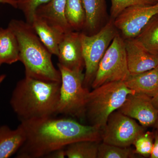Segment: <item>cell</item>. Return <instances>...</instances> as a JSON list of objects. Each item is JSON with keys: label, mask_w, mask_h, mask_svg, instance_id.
<instances>
[{"label": "cell", "mask_w": 158, "mask_h": 158, "mask_svg": "<svg viewBox=\"0 0 158 158\" xmlns=\"http://www.w3.org/2000/svg\"><path fill=\"white\" fill-rule=\"evenodd\" d=\"M26 139L17 158H40L82 140L102 141V130L70 118L53 116L21 121Z\"/></svg>", "instance_id": "cell-1"}, {"label": "cell", "mask_w": 158, "mask_h": 158, "mask_svg": "<svg viewBox=\"0 0 158 158\" xmlns=\"http://www.w3.org/2000/svg\"><path fill=\"white\" fill-rule=\"evenodd\" d=\"M61 82L25 77L17 82L10 104L21 121L57 114Z\"/></svg>", "instance_id": "cell-2"}, {"label": "cell", "mask_w": 158, "mask_h": 158, "mask_svg": "<svg viewBox=\"0 0 158 158\" xmlns=\"http://www.w3.org/2000/svg\"><path fill=\"white\" fill-rule=\"evenodd\" d=\"M8 27L17 37L19 61L25 76L49 82H61V75L52 61V54L40 40L33 27L21 20L11 19Z\"/></svg>", "instance_id": "cell-3"}, {"label": "cell", "mask_w": 158, "mask_h": 158, "mask_svg": "<svg viewBox=\"0 0 158 158\" xmlns=\"http://www.w3.org/2000/svg\"><path fill=\"white\" fill-rule=\"evenodd\" d=\"M93 89L88 96L85 117L90 125L101 130L110 114L123 105L129 94L135 92L123 81L110 82Z\"/></svg>", "instance_id": "cell-4"}, {"label": "cell", "mask_w": 158, "mask_h": 158, "mask_svg": "<svg viewBox=\"0 0 158 158\" xmlns=\"http://www.w3.org/2000/svg\"><path fill=\"white\" fill-rule=\"evenodd\" d=\"M57 66L62 80L57 114L81 119L85 118L90 91L84 86L85 73L70 70L59 63Z\"/></svg>", "instance_id": "cell-5"}, {"label": "cell", "mask_w": 158, "mask_h": 158, "mask_svg": "<svg viewBox=\"0 0 158 158\" xmlns=\"http://www.w3.org/2000/svg\"><path fill=\"white\" fill-rule=\"evenodd\" d=\"M118 33L111 19L98 32L91 35L80 32L82 52L85 61V72L84 85L91 86L99 64L113 38Z\"/></svg>", "instance_id": "cell-6"}, {"label": "cell", "mask_w": 158, "mask_h": 158, "mask_svg": "<svg viewBox=\"0 0 158 158\" xmlns=\"http://www.w3.org/2000/svg\"><path fill=\"white\" fill-rule=\"evenodd\" d=\"M130 75L125 40L118 32L101 60L91 86L94 89L110 82H124Z\"/></svg>", "instance_id": "cell-7"}, {"label": "cell", "mask_w": 158, "mask_h": 158, "mask_svg": "<svg viewBox=\"0 0 158 158\" xmlns=\"http://www.w3.org/2000/svg\"><path fill=\"white\" fill-rule=\"evenodd\" d=\"M144 132V127L116 110L110 114L102 130V141L119 147H130Z\"/></svg>", "instance_id": "cell-8"}, {"label": "cell", "mask_w": 158, "mask_h": 158, "mask_svg": "<svg viewBox=\"0 0 158 158\" xmlns=\"http://www.w3.org/2000/svg\"><path fill=\"white\" fill-rule=\"evenodd\" d=\"M158 14V1L149 6H131L114 19V25L124 39L135 38L156 15Z\"/></svg>", "instance_id": "cell-9"}, {"label": "cell", "mask_w": 158, "mask_h": 158, "mask_svg": "<svg viewBox=\"0 0 158 158\" xmlns=\"http://www.w3.org/2000/svg\"><path fill=\"white\" fill-rule=\"evenodd\" d=\"M117 110L138 120L144 127L154 126L158 117V110L154 106L152 98L137 92L129 94Z\"/></svg>", "instance_id": "cell-10"}, {"label": "cell", "mask_w": 158, "mask_h": 158, "mask_svg": "<svg viewBox=\"0 0 158 158\" xmlns=\"http://www.w3.org/2000/svg\"><path fill=\"white\" fill-rule=\"evenodd\" d=\"M59 64L69 69L83 71L85 68L80 32L72 31L64 33L59 45Z\"/></svg>", "instance_id": "cell-11"}, {"label": "cell", "mask_w": 158, "mask_h": 158, "mask_svg": "<svg viewBox=\"0 0 158 158\" xmlns=\"http://www.w3.org/2000/svg\"><path fill=\"white\" fill-rule=\"evenodd\" d=\"M124 40L130 74L141 73L158 66V56L148 52L134 38Z\"/></svg>", "instance_id": "cell-12"}, {"label": "cell", "mask_w": 158, "mask_h": 158, "mask_svg": "<svg viewBox=\"0 0 158 158\" xmlns=\"http://www.w3.org/2000/svg\"><path fill=\"white\" fill-rule=\"evenodd\" d=\"M66 0H51L39 6L35 14L45 19L49 24L62 33L73 31L66 21L64 15Z\"/></svg>", "instance_id": "cell-13"}, {"label": "cell", "mask_w": 158, "mask_h": 158, "mask_svg": "<svg viewBox=\"0 0 158 158\" xmlns=\"http://www.w3.org/2000/svg\"><path fill=\"white\" fill-rule=\"evenodd\" d=\"M128 88L152 98L158 93V65L141 73L130 74L124 82Z\"/></svg>", "instance_id": "cell-14"}, {"label": "cell", "mask_w": 158, "mask_h": 158, "mask_svg": "<svg viewBox=\"0 0 158 158\" xmlns=\"http://www.w3.org/2000/svg\"><path fill=\"white\" fill-rule=\"evenodd\" d=\"M26 139L24 129L21 124L11 130L6 125L0 127V158H8L18 151Z\"/></svg>", "instance_id": "cell-15"}, {"label": "cell", "mask_w": 158, "mask_h": 158, "mask_svg": "<svg viewBox=\"0 0 158 158\" xmlns=\"http://www.w3.org/2000/svg\"><path fill=\"white\" fill-rule=\"evenodd\" d=\"M86 15L83 32L91 35L98 32L107 16L106 0H82Z\"/></svg>", "instance_id": "cell-16"}, {"label": "cell", "mask_w": 158, "mask_h": 158, "mask_svg": "<svg viewBox=\"0 0 158 158\" xmlns=\"http://www.w3.org/2000/svg\"><path fill=\"white\" fill-rule=\"evenodd\" d=\"M31 25L40 40L52 55L58 56L59 45L63 33L35 14Z\"/></svg>", "instance_id": "cell-17"}, {"label": "cell", "mask_w": 158, "mask_h": 158, "mask_svg": "<svg viewBox=\"0 0 158 158\" xmlns=\"http://www.w3.org/2000/svg\"><path fill=\"white\" fill-rule=\"evenodd\" d=\"M19 61L18 41L9 27H0V62L11 65Z\"/></svg>", "instance_id": "cell-18"}, {"label": "cell", "mask_w": 158, "mask_h": 158, "mask_svg": "<svg viewBox=\"0 0 158 158\" xmlns=\"http://www.w3.org/2000/svg\"><path fill=\"white\" fill-rule=\"evenodd\" d=\"M134 39L148 52L158 56V14L150 20Z\"/></svg>", "instance_id": "cell-19"}, {"label": "cell", "mask_w": 158, "mask_h": 158, "mask_svg": "<svg viewBox=\"0 0 158 158\" xmlns=\"http://www.w3.org/2000/svg\"><path fill=\"white\" fill-rule=\"evenodd\" d=\"M64 15L73 31L79 32L84 30L86 15L82 0H66Z\"/></svg>", "instance_id": "cell-20"}, {"label": "cell", "mask_w": 158, "mask_h": 158, "mask_svg": "<svg viewBox=\"0 0 158 158\" xmlns=\"http://www.w3.org/2000/svg\"><path fill=\"white\" fill-rule=\"evenodd\" d=\"M100 142L82 140L73 142L65 148V156L69 158H97Z\"/></svg>", "instance_id": "cell-21"}, {"label": "cell", "mask_w": 158, "mask_h": 158, "mask_svg": "<svg viewBox=\"0 0 158 158\" xmlns=\"http://www.w3.org/2000/svg\"><path fill=\"white\" fill-rule=\"evenodd\" d=\"M135 149L121 147L102 142L98 148L97 158H134L137 157Z\"/></svg>", "instance_id": "cell-22"}, {"label": "cell", "mask_w": 158, "mask_h": 158, "mask_svg": "<svg viewBox=\"0 0 158 158\" xmlns=\"http://www.w3.org/2000/svg\"><path fill=\"white\" fill-rule=\"evenodd\" d=\"M158 0H111V19H114L125 9L131 6H149L156 4Z\"/></svg>", "instance_id": "cell-23"}, {"label": "cell", "mask_w": 158, "mask_h": 158, "mask_svg": "<svg viewBox=\"0 0 158 158\" xmlns=\"http://www.w3.org/2000/svg\"><path fill=\"white\" fill-rule=\"evenodd\" d=\"M154 133L144 132L139 136L133 143L137 154L144 157H150L153 146Z\"/></svg>", "instance_id": "cell-24"}, {"label": "cell", "mask_w": 158, "mask_h": 158, "mask_svg": "<svg viewBox=\"0 0 158 158\" xmlns=\"http://www.w3.org/2000/svg\"><path fill=\"white\" fill-rule=\"evenodd\" d=\"M51 0H17V9L22 11L26 21L31 25L36 10L39 6Z\"/></svg>", "instance_id": "cell-25"}, {"label": "cell", "mask_w": 158, "mask_h": 158, "mask_svg": "<svg viewBox=\"0 0 158 158\" xmlns=\"http://www.w3.org/2000/svg\"><path fill=\"white\" fill-rule=\"evenodd\" d=\"M154 141L153 146L151 154V158H158V133H156L154 134Z\"/></svg>", "instance_id": "cell-26"}, {"label": "cell", "mask_w": 158, "mask_h": 158, "mask_svg": "<svg viewBox=\"0 0 158 158\" xmlns=\"http://www.w3.org/2000/svg\"><path fill=\"white\" fill-rule=\"evenodd\" d=\"M66 156L65 148L55 151L46 156V158H64Z\"/></svg>", "instance_id": "cell-27"}, {"label": "cell", "mask_w": 158, "mask_h": 158, "mask_svg": "<svg viewBox=\"0 0 158 158\" xmlns=\"http://www.w3.org/2000/svg\"><path fill=\"white\" fill-rule=\"evenodd\" d=\"M0 4L9 5L14 9H17V0H0Z\"/></svg>", "instance_id": "cell-28"}, {"label": "cell", "mask_w": 158, "mask_h": 158, "mask_svg": "<svg viewBox=\"0 0 158 158\" xmlns=\"http://www.w3.org/2000/svg\"><path fill=\"white\" fill-rule=\"evenodd\" d=\"M152 102L155 107L158 110V93L152 98Z\"/></svg>", "instance_id": "cell-29"}, {"label": "cell", "mask_w": 158, "mask_h": 158, "mask_svg": "<svg viewBox=\"0 0 158 158\" xmlns=\"http://www.w3.org/2000/svg\"><path fill=\"white\" fill-rule=\"evenodd\" d=\"M6 74L0 75V86L2 85V82L4 81L5 79H6Z\"/></svg>", "instance_id": "cell-30"}, {"label": "cell", "mask_w": 158, "mask_h": 158, "mask_svg": "<svg viewBox=\"0 0 158 158\" xmlns=\"http://www.w3.org/2000/svg\"><path fill=\"white\" fill-rule=\"evenodd\" d=\"M154 126L158 130V117L156 121L155 124Z\"/></svg>", "instance_id": "cell-31"}, {"label": "cell", "mask_w": 158, "mask_h": 158, "mask_svg": "<svg viewBox=\"0 0 158 158\" xmlns=\"http://www.w3.org/2000/svg\"><path fill=\"white\" fill-rule=\"evenodd\" d=\"M2 65V63H1V62H0V67H1V65Z\"/></svg>", "instance_id": "cell-32"}]
</instances>
